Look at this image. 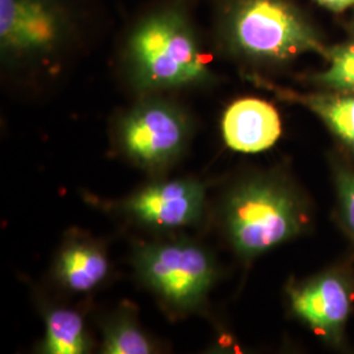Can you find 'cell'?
I'll list each match as a JSON object with an SVG mask.
<instances>
[{
    "label": "cell",
    "mask_w": 354,
    "mask_h": 354,
    "mask_svg": "<svg viewBox=\"0 0 354 354\" xmlns=\"http://www.w3.org/2000/svg\"><path fill=\"white\" fill-rule=\"evenodd\" d=\"M131 84L142 93L205 84L212 73L185 7L169 4L133 28L125 49Z\"/></svg>",
    "instance_id": "cell-1"
},
{
    "label": "cell",
    "mask_w": 354,
    "mask_h": 354,
    "mask_svg": "<svg viewBox=\"0 0 354 354\" xmlns=\"http://www.w3.org/2000/svg\"><path fill=\"white\" fill-rule=\"evenodd\" d=\"M216 33L230 53L254 62H285L308 51L327 58L328 53L290 0H221Z\"/></svg>",
    "instance_id": "cell-2"
},
{
    "label": "cell",
    "mask_w": 354,
    "mask_h": 354,
    "mask_svg": "<svg viewBox=\"0 0 354 354\" xmlns=\"http://www.w3.org/2000/svg\"><path fill=\"white\" fill-rule=\"evenodd\" d=\"M226 226L236 252L253 257L295 236L302 213L288 188L276 181L254 180L228 198Z\"/></svg>",
    "instance_id": "cell-3"
},
{
    "label": "cell",
    "mask_w": 354,
    "mask_h": 354,
    "mask_svg": "<svg viewBox=\"0 0 354 354\" xmlns=\"http://www.w3.org/2000/svg\"><path fill=\"white\" fill-rule=\"evenodd\" d=\"M134 266L140 281L177 311L203 304L216 276L210 253L187 239L145 245L136 253Z\"/></svg>",
    "instance_id": "cell-4"
},
{
    "label": "cell",
    "mask_w": 354,
    "mask_h": 354,
    "mask_svg": "<svg viewBox=\"0 0 354 354\" xmlns=\"http://www.w3.org/2000/svg\"><path fill=\"white\" fill-rule=\"evenodd\" d=\"M74 33L66 0H0V50L7 59H42Z\"/></svg>",
    "instance_id": "cell-5"
},
{
    "label": "cell",
    "mask_w": 354,
    "mask_h": 354,
    "mask_svg": "<svg viewBox=\"0 0 354 354\" xmlns=\"http://www.w3.org/2000/svg\"><path fill=\"white\" fill-rule=\"evenodd\" d=\"M189 137V117L175 102L159 97L138 102L118 125L121 150L147 169H159L175 162Z\"/></svg>",
    "instance_id": "cell-6"
},
{
    "label": "cell",
    "mask_w": 354,
    "mask_h": 354,
    "mask_svg": "<svg viewBox=\"0 0 354 354\" xmlns=\"http://www.w3.org/2000/svg\"><path fill=\"white\" fill-rule=\"evenodd\" d=\"M205 196L206 188L198 180H169L137 192L125 203V209L134 219L150 227H184L201 218Z\"/></svg>",
    "instance_id": "cell-7"
},
{
    "label": "cell",
    "mask_w": 354,
    "mask_h": 354,
    "mask_svg": "<svg viewBox=\"0 0 354 354\" xmlns=\"http://www.w3.org/2000/svg\"><path fill=\"white\" fill-rule=\"evenodd\" d=\"M282 125L277 109L264 100L244 97L232 102L222 118V134L234 151L257 153L279 140Z\"/></svg>",
    "instance_id": "cell-8"
},
{
    "label": "cell",
    "mask_w": 354,
    "mask_h": 354,
    "mask_svg": "<svg viewBox=\"0 0 354 354\" xmlns=\"http://www.w3.org/2000/svg\"><path fill=\"white\" fill-rule=\"evenodd\" d=\"M292 311L320 335L335 336L346 322L351 299L344 281L323 276L291 289Z\"/></svg>",
    "instance_id": "cell-9"
},
{
    "label": "cell",
    "mask_w": 354,
    "mask_h": 354,
    "mask_svg": "<svg viewBox=\"0 0 354 354\" xmlns=\"http://www.w3.org/2000/svg\"><path fill=\"white\" fill-rule=\"evenodd\" d=\"M251 79L257 86L272 91L279 99L308 108L322 118L344 143L354 150V92L299 93L274 86L259 76Z\"/></svg>",
    "instance_id": "cell-10"
},
{
    "label": "cell",
    "mask_w": 354,
    "mask_h": 354,
    "mask_svg": "<svg viewBox=\"0 0 354 354\" xmlns=\"http://www.w3.org/2000/svg\"><path fill=\"white\" fill-rule=\"evenodd\" d=\"M109 263L105 252L88 241H73L59 253L55 273L70 290L84 292L100 285L106 277Z\"/></svg>",
    "instance_id": "cell-11"
},
{
    "label": "cell",
    "mask_w": 354,
    "mask_h": 354,
    "mask_svg": "<svg viewBox=\"0 0 354 354\" xmlns=\"http://www.w3.org/2000/svg\"><path fill=\"white\" fill-rule=\"evenodd\" d=\"M44 352L49 354H83L89 351L83 317L76 311L54 308L45 317Z\"/></svg>",
    "instance_id": "cell-12"
},
{
    "label": "cell",
    "mask_w": 354,
    "mask_h": 354,
    "mask_svg": "<svg viewBox=\"0 0 354 354\" xmlns=\"http://www.w3.org/2000/svg\"><path fill=\"white\" fill-rule=\"evenodd\" d=\"M152 352L151 342L131 314L120 313L104 326L102 353L149 354Z\"/></svg>",
    "instance_id": "cell-13"
},
{
    "label": "cell",
    "mask_w": 354,
    "mask_h": 354,
    "mask_svg": "<svg viewBox=\"0 0 354 354\" xmlns=\"http://www.w3.org/2000/svg\"><path fill=\"white\" fill-rule=\"evenodd\" d=\"M327 70L315 76L319 84L337 92H354V39L328 49Z\"/></svg>",
    "instance_id": "cell-14"
},
{
    "label": "cell",
    "mask_w": 354,
    "mask_h": 354,
    "mask_svg": "<svg viewBox=\"0 0 354 354\" xmlns=\"http://www.w3.org/2000/svg\"><path fill=\"white\" fill-rule=\"evenodd\" d=\"M337 189L345 221L354 231V174L340 171L337 175Z\"/></svg>",
    "instance_id": "cell-15"
},
{
    "label": "cell",
    "mask_w": 354,
    "mask_h": 354,
    "mask_svg": "<svg viewBox=\"0 0 354 354\" xmlns=\"http://www.w3.org/2000/svg\"><path fill=\"white\" fill-rule=\"evenodd\" d=\"M320 6L333 12H342L354 6V0H315Z\"/></svg>",
    "instance_id": "cell-16"
}]
</instances>
